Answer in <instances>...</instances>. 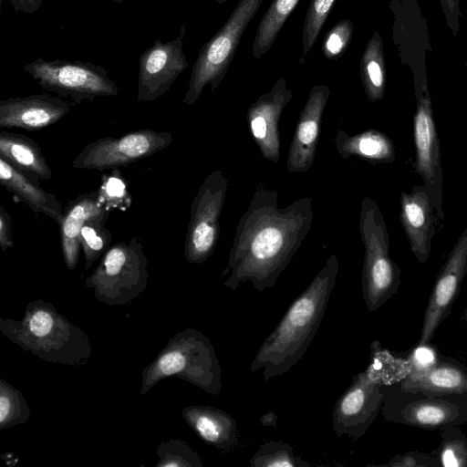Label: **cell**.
<instances>
[{"instance_id":"cell-1","label":"cell","mask_w":467,"mask_h":467,"mask_svg":"<svg viewBox=\"0 0 467 467\" xmlns=\"http://www.w3.org/2000/svg\"><path fill=\"white\" fill-rule=\"evenodd\" d=\"M312 197L278 206V192L258 186L235 228L228 264L222 275L233 291L251 282L264 292L274 287L310 232Z\"/></svg>"},{"instance_id":"cell-2","label":"cell","mask_w":467,"mask_h":467,"mask_svg":"<svg viewBox=\"0 0 467 467\" xmlns=\"http://www.w3.org/2000/svg\"><path fill=\"white\" fill-rule=\"evenodd\" d=\"M338 272V259L332 254L265 337L250 364L252 372L264 368L267 381L288 372L304 356L325 316Z\"/></svg>"},{"instance_id":"cell-3","label":"cell","mask_w":467,"mask_h":467,"mask_svg":"<svg viewBox=\"0 0 467 467\" xmlns=\"http://www.w3.org/2000/svg\"><path fill=\"white\" fill-rule=\"evenodd\" d=\"M0 332L34 356L62 366H85L92 352L88 334L49 301H30L21 320L0 317Z\"/></svg>"},{"instance_id":"cell-4","label":"cell","mask_w":467,"mask_h":467,"mask_svg":"<svg viewBox=\"0 0 467 467\" xmlns=\"http://www.w3.org/2000/svg\"><path fill=\"white\" fill-rule=\"evenodd\" d=\"M141 375V395L168 377L187 381L212 395L219 394L223 387L222 368L214 347L195 328L173 335Z\"/></svg>"},{"instance_id":"cell-5","label":"cell","mask_w":467,"mask_h":467,"mask_svg":"<svg viewBox=\"0 0 467 467\" xmlns=\"http://www.w3.org/2000/svg\"><path fill=\"white\" fill-rule=\"evenodd\" d=\"M359 233L364 245L361 273L362 297L369 312L389 300L401 284V270L389 255V234L375 200L361 202Z\"/></svg>"},{"instance_id":"cell-6","label":"cell","mask_w":467,"mask_h":467,"mask_svg":"<svg viewBox=\"0 0 467 467\" xmlns=\"http://www.w3.org/2000/svg\"><path fill=\"white\" fill-rule=\"evenodd\" d=\"M148 261L137 237L110 246L86 279L96 299L109 306H126L147 287Z\"/></svg>"},{"instance_id":"cell-7","label":"cell","mask_w":467,"mask_h":467,"mask_svg":"<svg viewBox=\"0 0 467 467\" xmlns=\"http://www.w3.org/2000/svg\"><path fill=\"white\" fill-rule=\"evenodd\" d=\"M264 0H239L224 25L201 48L182 104L192 106L205 86L214 92L224 78L243 34Z\"/></svg>"},{"instance_id":"cell-8","label":"cell","mask_w":467,"mask_h":467,"mask_svg":"<svg viewBox=\"0 0 467 467\" xmlns=\"http://www.w3.org/2000/svg\"><path fill=\"white\" fill-rule=\"evenodd\" d=\"M382 388L381 413L387 421L429 431L467 424L465 397L413 392L398 384Z\"/></svg>"},{"instance_id":"cell-9","label":"cell","mask_w":467,"mask_h":467,"mask_svg":"<svg viewBox=\"0 0 467 467\" xmlns=\"http://www.w3.org/2000/svg\"><path fill=\"white\" fill-rule=\"evenodd\" d=\"M23 69L43 88L75 103L113 97L119 92L107 69L90 62L38 57Z\"/></svg>"},{"instance_id":"cell-10","label":"cell","mask_w":467,"mask_h":467,"mask_svg":"<svg viewBox=\"0 0 467 467\" xmlns=\"http://www.w3.org/2000/svg\"><path fill=\"white\" fill-rule=\"evenodd\" d=\"M228 183L224 172L217 169L205 178L193 198L184 242L190 264L204 263L215 250Z\"/></svg>"},{"instance_id":"cell-11","label":"cell","mask_w":467,"mask_h":467,"mask_svg":"<svg viewBox=\"0 0 467 467\" xmlns=\"http://www.w3.org/2000/svg\"><path fill=\"white\" fill-rule=\"evenodd\" d=\"M171 133L150 128L119 137H104L87 144L72 161V167L112 170L147 158L171 145Z\"/></svg>"},{"instance_id":"cell-12","label":"cell","mask_w":467,"mask_h":467,"mask_svg":"<svg viewBox=\"0 0 467 467\" xmlns=\"http://www.w3.org/2000/svg\"><path fill=\"white\" fill-rule=\"evenodd\" d=\"M414 90L416 98V111L413 117L415 170L428 189L436 215L439 219H444L441 147L427 78L414 82Z\"/></svg>"},{"instance_id":"cell-13","label":"cell","mask_w":467,"mask_h":467,"mask_svg":"<svg viewBox=\"0 0 467 467\" xmlns=\"http://www.w3.org/2000/svg\"><path fill=\"white\" fill-rule=\"evenodd\" d=\"M383 398L382 385L366 368L356 374L334 407L331 422L335 433L358 441L381 411Z\"/></svg>"},{"instance_id":"cell-14","label":"cell","mask_w":467,"mask_h":467,"mask_svg":"<svg viewBox=\"0 0 467 467\" xmlns=\"http://www.w3.org/2000/svg\"><path fill=\"white\" fill-rule=\"evenodd\" d=\"M466 275L467 227L461 233L436 275L416 345L431 343L440 325L451 314Z\"/></svg>"},{"instance_id":"cell-15","label":"cell","mask_w":467,"mask_h":467,"mask_svg":"<svg viewBox=\"0 0 467 467\" xmlns=\"http://www.w3.org/2000/svg\"><path fill=\"white\" fill-rule=\"evenodd\" d=\"M186 25L178 36L163 44L157 39L140 57L137 101L149 102L164 95L188 67L182 49Z\"/></svg>"},{"instance_id":"cell-16","label":"cell","mask_w":467,"mask_h":467,"mask_svg":"<svg viewBox=\"0 0 467 467\" xmlns=\"http://www.w3.org/2000/svg\"><path fill=\"white\" fill-rule=\"evenodd\" d=\"M292 97V90L282 77L247 109V123L254 142L263 158L274 163H278L281 153L280 117Z\"/></svg>"},{"instance_id":"cell-17","label":"cell","mask_w":467,"mask_h":467,"mask_svg":"<svg viewBox=\"0 0 467 467\" xmlns=\"http://www.w3.org/2000/svg\"><path fill=\"white\" fill-rule=\"evenodd\" d=\"M330 95L327 85H315L299 115L287 153L290 172L304 173L314 163L324 111Z\"/></svg>"},{"instance_id":"cell-18","label":"cell","mask_w":467,"mask_h":467,"mask_svg":"<svg viewBox=\"0 0 467 467\" xmlns=\"http://www.w3.org/2000/svg\"><path fill=\"white\" fill-rule=\"evenodd\" d=\"M426 186H413L410 192L400 194V219L415 258L425 264L431 255L435 234V223L439 219Z\"/></svg>"},{"instance_id":"cell-19","label":"cell","mask_w":467,"mask_h":467,"mask_svg":"<svg viewBox=\"0 0 467 467\" xmlns=\"http://www.w3.org/2000/svg\"><path fill=\"white\" fill-rule=\"evenodd\" d=\"M69 110L67 101L48 94L13 97L0 101V127L38 130L59 121Z\"/></svg>"},{"instance_id":"cell-20","label":"cell","mask_w":467,"mask_h":467,"mask_svg":"<svg viewBox=\"0 0 467 467\" xmlns=\"http://www.w3.org/2000/svg\"><path fill=\"white\" fill-rule=\"evenodd\" d=\"M98 197V192L78 194L64 209L60 229L61 249L64 262L68 270H74L78 265L80 244L79 234L84 223L93 218L109 215Z\"/></svg>"},{"instance_id":"cell-21","label":"cell","mask_w":467,"mask_h":467,"mask_svg":"<svg viewBox=\"0 0 467 467\" xmlns=\"http://www.w3.org/2000/svg\"><path fill=\"white\" fill-rule=\"evenodd\" d=\"M182 416L206 444L223 451L239 445L237 423L226 411L209 405H191L182 409Z\"/></svg>"},{"instance_id":"cell-22","label":"cell","mask_w":467,"mask_h":467,"mask_svg":"<svg viewBox=\"0 0 467 467\" xmlns=\"http://www.w3.org/2000/svg\"><path fill=\"white\" fill-rule=\"evenodd\" d=\"M400 389L429 395H459L467 398V368L457 359L441 356L430 369L410 374L397 383Z\"/></svg>"},{"instance_id":"cell-23","label":"cell","mask_w":467,"mask_h":467,"mask_svg":"<svg viewBox=\"0 0 467 467\" xmlns=\"http://www.w3.org/2000/svg\"><path fill=\"white\" fill-rule=\"evenodd\" d=\"M0 183L18 201L33 212L43 213L58 225L64 210L57 197L40 187L37 180L31 178L0 157Z\"/></svg>"},{"instance_id":"cell-24","label":"cell","mask_w":467,"mask_h":467,"mask_svg":"<svg viewBox=\"0 0 467 467\" xmlns=\"http://www.w3.org/2000/svg\"><path fill=\"white\" fill-rule=\"evenodd\" d=\"M335 146L343 160L355 156L372 164H386L395 161L396 152L393 141L383 132L368 129L355 135H349L338 129L335 137Z\"/></svg>"},{"instance_id":"cell-25","label":"cell","mask_w":467,"mask_h":467,"mask_svg":"<svg viewBox=\"0 0 467 467\" xmlns=\"http://www.w3.org/2000/svg\"><path fill=\"white\" fill-rule=\"evenodd\" d=\"M0 157L33 179L48 181L52 177L40 146L24 134L2 130Z\"/></svg>"},{"instance_id":"cell-26","label":"cell","mask_w":467,"mask_h":467,"mask_svg":"<svg viewBox=\"0 0 467 467\" xmlns=\"http://www.w3.org/2000/svg\"><path fill=\"white\" fill-rule=\"evenodd\" d=\"M360 78L364 91L370 102L381 99L386 88V64L383 42L379 31H374L361 56Z\"/></svg>"},{"instance_id":"cell-27","label":"cell","mask_w":467,"mask_h":467,"mask_svg":"<svg viewBox=\"0 0 467 467\" xmlns=\"http://www.w3.org/2000/svg\"><path fill=\"white\" fill-rule=\"evenodd\" d=\"M298 2L299 0L272 1L257 26L252 47L254 58H260L269 51Z\"/></svg>"},{"instance_id":"cell-28","label":"cell","mask_w":467,"mask_h":467,"mask_svg":"<svg viewBox=\"0 0 467 467\" xmlns=\"http://www.w3.org/2000/svg\"><path fill=\"white\" fill-rule=\"evenodd\" d=\"M366 369L383 387L401 382L411 372L406 356L382 348L377 340L370 344V359Z\"/></svg>"},{"instance_id":"cell-29","label":"cell","mask_w":467,"mask_h":467,"mask_svg":"<svg viewBox=\"0 0 467 467\" xmlns=\"http://www.w3.org/2000/svg\"><path fill=\"white\" fill-rule=\"evenodd\" d=\"M108 216L90 219L81 228L79 244L85 257V271L110 247L112 234L105 227Z\"/></svg>"},{"instance_id":"cell-30","label":"cell","mask_w":467,"mask_h":467,"mask_svg":"<svg viewBox=\"0 0 467 467\" xmlns=\"http://www.w3.org/2000/svg\"><path fill=\"white\" fill-rule=\"evenodd\" d=\"M30 416V408L23 393L0 378V430L23 424Z\"/></svg>"},{"instance_id":"cell-31","label":"cell","mask_w":467,"mask_h":467,"mask_svg":"<svg viewBox=\"0 0 467 467\" xmlns=\"http://www.w3.org/2000/svg\"><path fill=\"white\" fill-rule=\"evenodd\" d=\"M250 465L252 467H308L310 463L296 456L290 444L269 441L262 444L252 456Z\"/></svg>"},{"instance_id":"cell-32","label":"cell","mask_w":467,"mask_h":467,"mask_svg":"<svg viewBox=\"0 0 467 467\" xmlns=\"http://www.w3.org/2000/svg\"><path fill=\"white\" fill-rule=\"evenodd\" d=\"M436 458L443 467H467V437L458 426L441 430Z\"/></svg>"},{"instance_id":"cell-33","label":"cell","mask_w":467,"mask_h":467,"mask_svg":"<svg viewBox=\"0 0 467 467\" xmlns=\"http://www.w3.org/2000/svg\"><path fill=\"white\" fill-rule=\"evenodd\" d=\"M155 467H203L204 464L189 443L181 439L162 441L157 448Z\"/></svg>"},{"instance_id":"cell-34","label":"cell","mask_w":467,"mask_h":467,"mask_svg":"<svg viewBox=\"0 0 467 467\" xmlns=\"http://www.w3.org/2000/svg\"><path fill=\"white\" fill-rule=\"evenodd\" d=\"M98 197L109 212L115 209L125 211L130 206L131 196L118 168L112 169L110 173H106L101 177Z\"/></svg>"},{"instance_id":"cell-35","label":"cell","mask_w":467,"mask_h":467,"mask_svg":"<svg viewBox=\"0 0 467 467\" xmlns=\"http://www.w3.org/2000/svg\"><path fill=\"white\" fill-rule=\"evenodd\" d=\"M336 0H310L303 26L302 50L306 56L319 36Z\"/></svg>"},{"instance_id":"cell-36","label":"cell","mask_w":467,"mask_h":467,"mask_svg":"<svg viewBox=\"0 0 467 467\" xmlns=\"http://www.w3.org/2000/svg\"><path fill=\"white\" fill-rule=\"evenodd\" d=\"M354 26L350 19H344L330 28L323 38L321 50L328 60L340 58L351 43Z\"/></svg>"},{"instance_id":"cell-37","label":"cell","mask_w":467,"mask_h":467,"mask_svg":"<svg viewBox=\"0 0 467 467\" xmlns=\"http://www.w3.org/2000/svg\"><path fill=\"white\" fill-rule=\"evenodd\" d=\"M441 354L431 343L416 345L406 356L410 367V374H420L432 368Z\"/></svg>"},{"instance_id":"cell-38","label":"cell","mask_w":467,"mask_h":467,"mask_svg":"<svg viewBox=\"0 0 467 467\" xmlns=\"http://www.w3.org/2000/svg\"><path fill=\"white\" fill-rule=\"evenodd\" d=\"M377 466L388 467H438V459L426 452L407 451L395 455L388 462Z\"/></svg>"},{"instance_id":"cell-39","label":"cell","mask_w":467,"mask_h":467,"mask_svg":"<svg viewBox=\"0 0 467 467\" xmlns=\"http://www.w3.org/2000/svg\"><path fill=\"white\" fill-rule=\"evenodd\" d=\"M446 25L453 36H457L460 30V19L462 12L460 0H440Z\"/></svg>"},{"instance_id":"cell-40","label":"cell","mask_w":467,"mask_h":467,"mask_svg":"<svg viewBox=\"0 0 467 467\" xmlns=\"http://www.w3.org/2000/svg\"><path fill=\"white\" fill-rule=\"evenodd\" d=\"M11 217L3 205L0 206V248L5 252L13 246Z\"/></svg>"},{"instance_id":"cell-41","label":"cell","mask_w":467,"mask_h":467,"mask_svg":"<svg viewBox=\"0 0 467 467\" xmlns=\"http://www.w3.org/2000/svg\"><path fill=\"white\" fill-rule=\"evenodd\" d=\"M12 6L16 12L26 14H33L39 9L43 4V0H9Z\"/></svg>"},{"instance_id":"cell-42","label":"cell","mask_w":467,"mask_h":467,"mask_svg":"<svg viewBox=\"0 0 467 467\" xmlns=\"http://www.w3.org/2000/svg\"><path fill=\"white\" fill-rule=\"evenodd\" d=\"M277 422V415L274 411H267L259 418V423L266 427H275Z\"/></svg>"},{"instance_id":"cell-43","label":"cell","mask_w":467,"mask_h":467,"mask_svg":"<svg viewBox=\"0 0 467 467\" xmlns=\"http://www.w3.org/2000/svg\"><path fill=\"white\" fill-rule=\"evenodd\" d=\"M460 319L462 321V322H465L467 323V307H465L462 312V315L460 317Z\"/></svg>"},{"instance_id":"cell-44","label":"cell","mask_w":467,"mask_h":467,"mask_svg":"<svg viewBox=\"0 0 467 467\" xmlns=\"http://www.w3.org/2000/svg\"><path fill=\"white\" fill-rule=\"evenodd\" d=\"M218 4H223L227 2L228 0H215Z\"/></svg>"},{"instance_id":"cell-45","label":"cell","mask_w":467,"mask_h":467,"mask_svg":"<svg viewBox=\"0 0 467 467\" xmlns=\"http://www.w3.org/2000/svg\"><path fill=\"white\" fill-rule=\"evenodd\" d=\"M111 1H114V2H117V3H121V2H124V1H128V0H111Z\"/></svg>"}]
</instances>
